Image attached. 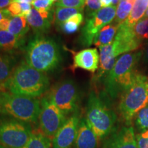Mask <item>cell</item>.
<instances>
[{
  "label": "cell",
  "mask_w": 148,
  "mask_h": 148,
  "mask_svg": "<svg viewBox=\"0 0 148 148\" xmlns=\"http://www.w3.org/2000/svg\"><path fill=\"white\" fill-rule=\"evenodd\" d=\"M134 124L138 132L148 130V104L138 111L134 116Z\"/></svg>",
  "instance_id": "obj_25"
},
{
  "label": "cell",
  "mask_w": 148,
  "mask_h": 148,
  "mask_svg": "<svg viewBox=\"0 0 148 148\" xmlns=\"http://www.w3.org/2000/svg\"><path fill=\"white\" fill-rule=\"evenodd\" d=\"M80 119L73 113L66 119L51 140L52 148H71L75 143Z\"/></svg>",
  "instance_id": "obj_11"
},
{
  "label": "cell",
  "mask_w": 148,
  "mask_h": 148,
  "mask_svg": "<svg viewBox=\"0 0 148 148\" xmlns=\"http://www.w3.org/2000/svg\"><path fill=\"white\" fill-rule=\"evenodd\" d=\"M83 8H63V7H57L55 11V21L57 25L67 21L69 18L75 14L82 12Z\"/></svg>",
  "instance_id": "obj_24"
},
{
  "label": "cell",
  "mask_w": 148,
  "mask_h": 148,
  "mask_svg": "<svg viewBox=\"0 0 148 148\" xmlns=\"http://www.w3.org/2000/svg\"><path fill=\"white\" fill-rule=\"evenodd\" d=\"M25 17L29 25L38 34L47 32L53 19L50 11H38L35 8L31 9Z\"/></svg>",
  "instance_id": "obj_15"
},
{
  "label": "cell",
  "mask_w": 148,
  "mask_h": 148,
  "mask_svg": "<svg viewBox=\"0 0 148 148\" xmlns=\"http://www.w3.org/2000/svg\"><path fill=\"white\" fill-rule=\"evenodd\" d=\"M23 148H52L51 140L42 133H32Z\"/></svg>",
  "instance_id": "obj_21"
},
{
  "label": "cell",
  "mask_w": 148,
  "mask_h": 148,
  "mask_svg": "<svg viewBox=\"0 0 148 148\" xmlns=\"http://www.w3.org/2000/svg\"><path fill=\"white\" fill-rule=\"evenodd\" d=\"M9 16H10V15L9 14L7 10H1L0 9V21H1L5 18H9Z\"/></svg>",
  "instance_id": "obj_35"
},
{
  "label": "cell",
  "mask_w": 148,
  "mask_h": 148,
  "mask_svg": "<svg viewBox=\"0 0 148 148\" xmlns=\"http://www.w3.org/2000/svg\"><path fill=\"white\" fill-rule=\"evenodd\" d=\"M12 1H18V2H20V1H23V2H27V3H32L34 0H12Z\"/></svg>",
  "instance_id": "obj_36"
},
{
  "label": "cell",
  "mask_w": 148,
  "mask_h": 148,
  "mask_svg": "<svg viewBox=\"0 0 148 148\" xmlns=\"http://www.w3.org/2000/svg\"><path fill=\"white\" fill-rule=\"evenodd\" d=\"M47 95L66 116L77 110L78 91L72 80L58 83Z\"/></svg>",
  "instance_id": "obj_10"
},
{
  "label": "cell",
  "mask_w": 148,
  "mask_h": 148,
  "mask_svg": "<svg viewBox=\"0 0 148 148\" xmlns=\"http://www.w3.org/2000/svg\"><path fill=\"white\" fill-rule=\"evenodd\" d=\"M10 18H5L0 21V30H7L8 29Z\"/></svg>",
  "instance_id": "obj_34"
},
{
  "label": "cell",
  "mask_w": 148,
  "mask_h": 148,
  "mask_svg": "<svg viewBox=\"0 0 148 148\" xmlns=\"http://www.w3.org/2000/svg\"><path fill=\"white\" fill-rule=\"evenodd\" d=\"M0 148H8V147H5V146H4V145H1V143H0Z\"/></svg>",
  "instance_id": "obj_38"
},
{
  "label": "cell",
  "mask_w": 148,
  "mask_h": 148,
  "mask_svg": "<svg viewBox=\"0 0 148 148\" xmlns=\"http://www.w3.org/2000/svg\"><path fill=\"white\" fill-rule=\"evenodd\" d=\"M31 9H32L31 3L23 2V1L18 2V1H12L6 10L10 16H26Z\"/></svg>",
  "instance_id": "obj_23"
},
{
  "label": "cell",
  "mask_w": 148,
  "mask_h": 148,
  "mask_svg": "<svg viewBox=\"0 0 148 148\" xmlns=\"http://www.w3.org/2000/svg\"><path fill=\"white\" fill-rule=\"evenodd\" d=\"M117 29V25L108 24L103 27L96 36L93 42L94 45L99 48L110 45L113 42Z\"/></svg>",
  "instance_id": "obj_16"
},
{
  "label": "cell",
  "mask_w": 148,
  "mask_h": 148,
  "mask_svg": "<svg viewBox=\"0 0 148 148\" xmlns=\"http://www.w3.org/2000/svg\"><path fill=\"white\" fill-rule=\"evenodd\" d=\"M143 56V49L123 54L116 60L112 69L107 73L104 86L112 98H116L128 87L137 73L136 66Z\"/></svg>",
  "instance_id": "obj_2"
},
{
  "label": "cell",
  "mask_w": 148,
  "mask_h": 148,
  "mask_svg": "<svg viewBox=\"0 0 148 148\" xmlns=\"http://www.w3.org/2000/svg\"><path fill=\"white\" fill-rule=\"evenodd\" d=\"M25 60L27 64L38 71H52L61 61L58 44L51 38L38 34L27 46Z\"/></svg>",
  "instance_id": "obj_3"
},
{
  "label": "cell",
  "mask_w": 148,
  "mask_h": 148,
  "mask_svg": "<svg viewBox=\"0 0 148 148\" xmlns=\"http://www.w3.org/2000/svg\"><path fill=\"white\" fill-rule=\"evenodd\" d=\"M100 1L101 8H106V7L110 6V5H116L119 3L120 0H101Z\"/></svg>",
  "instance_id": "obj_33"
},
{
  "label": "cell",
  "mask_w": 148,
  "mask_h": 148,
  "mask_svg": "<svg viewBox=\"0 0 148 148\" xmlns=\"http://www.w3.org/2000/svg\"><path fill=\"white\" fill-rule=\"evenodd\" d=\"M66 119V116L51 101L49 96L46 95L42 98L38 117L41 133L52 140Z\"/></svg>",
  "instance_id": "obj_8"
},
{
  "label": "cell",
  "mask_w": 148,
  "mask_h": 148,
  "mask_svg": "<svg viewBox=\"0 0 148 148\" xmlns=\"http://www.w3.org/2000/svg\"><path fill=\"white\" fill-rule=\"evenodd\" d=\"M135 34L140 40L148 39V18H143L135 24Z\"/></svg>",
  "instance_id": "obj_27"
},
{
  "label": "cell",
  "mask_w": 148,
  "mask_h": 148,
  "mask_svg": "<svg viewBox=\"0 0 148 148\" xmlns=\"http://www.w3.org/2000/svg\"><path fill=\"white\" fill-rule=\"evenodd\" d=\"M144 18H148V8H147V10H146L145 15H144Z\"/></svg>",
  "instance_id": "obj_37"
},
{
  "label": "cell",
  "mask_w": 148,
  "mask_h": 148,
  "mask_svg": "<svg viewBox=\"0 0 148 148\" xmlns=\"http://www.w3.org/2000/svg\"><path fill=\"white\" fill-rule=\"evenodd\" d=\"M40 102L34 97L11 92L0 93V113L26 123H35L39 117Z\"/></svg>",
  "instance_id": "obj_6"
},
{
  "label": "cell",
  "mask_w": 148,
  "mask_h": 148,
  "mask_svg": "<svg viewBox=\"0 0 148 148\" xmlns=\"http://www.w3.org/2000/svg\"><path fill=\"white\" fill-rule=\"evenodd\" d=\"M4 86L11 93L36 98L47 91L49 80L44 72L23 63L16 68Z\"/></svg>",
  "instance_id": "obj_1"
},
{
  "label": "cell",
  "mask_w": 148,
  "mask_h": 148,
  "mask_svg": "<svg viewBox=\"0 0 148 148\" xmlns=\"http://www.w3.org/2000/svg\"><path fill=\"white\" fill-rule=\"evenodd\" d=\"M85 5V0H59L56 3L58 7L73 8H83Z\"/></svg>",
  "instance_id": "obj_28"
},
{
  "label": "cell",
  "mask_w": 148,
  "mask_h": 148,
  "mask_svg": "<svg viewBox=\"0 0 148 148\" xmlns=\"http://www.w3.org/2000/svg\"><path fill=\"white\" fill-rule=\"evenodd\" d=\"M29 29V24L25 16H17L10 18L8 31L14 35L18 39L21 40L28 32Z\"/></svg>",
  "instance_id": "obj_17"
},
{
  "label": "cell",
  "mask_w": 148,
  "mask_h": 148,
  "mask_svg": "<svg viewBox=\"0 0 148 148\" xmlns=\"http://www.w3.org/2000/svg\"><path fill=\"white\" fill-rule=\"evenodd\" d=\"M98 141L97 136L88 126L85 118L80 119L74 148H96Z\"/></svg>",
  "instance_id": "obj_14"
},
{
  "label": "cell",
  "mask_w": 148,
  "mask_h": 148,
  "mask_svg": "<svg viewBox=\"0 0 148 148\" xmlns=\"http://www.w3.org/2000/svg\"><path fill=\"white\" fill-rule=\"evenodd\" d=\"M135 136L138 148H148V130L138 132Z\"/></svg>",
  "instance_id": "obj_31"
},
{
  "label": "cell",
  "mask_w": 148,
  "mask_h": 148,
  "mask_svg": "<svg viewBox=\"0 0 148 148\" xmlns=\"http://www.w3.org/2000/svg\"><path fill=\"white\" fill-rule=\"evenodd\" d=\"M148 104V76L137 72L132 82L120 95L118 110L122 119L127 124L140 109Z\"/></svg>",
  "instance_id": "obj_4"
},
{
  "label": "cell",
  "mask_w": 148,
  "mask_h": 148,
  "mask_svg": "<svg viewBox=\"0 0 148 148\" xmlns=\"http://www.w3.org/2000/svg\"><path fill=\"white\" fill-rule=\"evenodd\" d=\"M83 21H84V16L82 12H80L71 16L67 21L60 24L59 27L62 29V32L66 34H73L78 30Z\"/></svg>",
  "instance_id": "obj_22"
},
{
  "label": "cell",
  "mask_w": 148,
  "mask_h": 148,
  "mask_svg": "<svg viewBox=\"0 0 148 148\" xmlns=\"http://www.w3.org/2000/svg\"><path fill=\"white\" fill-rule=\"evenodd\" d=\"M85 119L99 141L113 132L116 116L102 99L92 91L88 97Z\"/></svg>",
  "instance_id": "obj_5"
},
{
  "label": "cell",
  "mask_w": 148,
  "mask_h": 148,
  "mask_svg": "<svg viewBox=\"0 0 148 148\" xmlns=\"http://www.w3.org/2000/svg\"><path fill=\"white\" fill-rule=\"evenodd\" d=\"M142 61H143L144 65L148 67V42H146L145 47L143 48Z\"/></svg>",
  "instance_id": "obj_32"
},
{
  "label": "cell",
  "mask_w": 148,
  "mask_h": 148,
  "mask_svg": "<svg viewBox=\"0 0 148 148\" xmlns=\"http://www.w3.org/2000/svg\"><path fill=\"white\" fill-rule=\"evenodd\" d=\"M103 148H138L134 127L124 126L113 131L105 140Z\"/></svg>",
  "instance_id": "obj_12"
},
{
  "label": "cell",
  "mask_w": 148,
  "mask_h": 148,
  "mask_svg": "<svg viewBox=\"0 0 148 148\" xmlns=\"http://www.w3.org/2000/svg\"><path fill=\"white\" fill-rule=\"evenodd\" d=\"M12 63L6 57L0 56V83L6 82L10 78Z\"/></svg>",
  "instance_id": "obj_26"
},
{
  "label": "cell",
  "mask_w": 148,
  "mask_h": 148,
  "mask_svg": "<svg viewBox=\"0 0 148 148\" xmlns=\"http://www.w3.org/2000/svg\"><path fill=\"white\" fill-rule=\"evenodd\" d=\"M21 40L7 30H0V48L5 51H11L21 45Z\"/></svg>",
  "instance_id": "obj_20"
},
{
  "label": "cell",
  "mask_w": 148,
  "mask_h": 148,
  "mask_svg": "<svg viewBox=\"0 0 148 148\" xmlns=\"http://www.w3.org/2000/svg\"><path fill=\"white\" fill-rule=\"evenodd\" d=\"M134 0H120L116 7L114 22L116 25H119L127 19L132 10Z\"/></svg>",
  "instance_id": "obj_19"
},
{
  "label": "cell",
  "mask_w": 148,
  "mask_h": 148,
  "mask_svg": "<svg viewBox=\"0 0 148 148\" xmlns=\"http://www.w3.org/2000/svg\"><path fill=\"white\" fill-rule=\"evenodd\" d=\"M99 55L96 48H88L75 53L73 56L71 69L77 68L94 73L99 66Z\"/></svg>",
  "instance_id": "obj_13"
},
{
  "label": "cell",
  "mask_w": 148,
  "mask_h": 148,
  "mask_svg": "<svg viewBox=\"0 0 148 148\" xmlns=\"http://www.w3.org/2000/svg\"><path fill=\"white\" fill-rule=\"evenodd\" d=\"M53 4L52 0H34L32 5L38 11H50Z\"/></svg>",
  "instance_id": "obj_29"
},
{
  "label": "cell",
  "mask_w": 148,
  "mask_h": 148,
  "mask_svg": "<svg viewBox=\"0 0 148 148\" xmlns=\"http://www.w3.org/2000/svg\"><path fill=\"white\" fill-rule=\"evenodd\" d=\"M101 0H85L87 16L92 15L101 8Z\"/></svg>",
  "instance_id": "obj_30"
},
{
  "label": "cell",
  "mask_w": 148,
  "mask_h": 148,
  "mask_svg": "<svg viewBox=\"0 0 148 148\" xmlns=\"http://www.w3.org/2000/svg\"><path fill=\"white\" fill-rule=\"evenodd\" d=\"M147 8L148 0H134L130 14L125 22L130 26H134L135 24L144 17Z\"/></svg>",
  "instance_id": "obj_18"
},
{
  "label": "cell",
  "mask_w": 148,
  "mask_h": 148,
  "mask_svg": "<svg viewBox=\"0 0 148 148\" xmlns=\"http://www.w3.org/2000/svg\"><path fill=\"white\" fill-rule=\"evenodd\" d=\"M30 123L14 118L0 119V143L8 148H23L32 134Z\"/></svg>",
  "instance_id": "obj_7"
},
{
  "label": "cell",
  "mask_w": 148,
  "mask_h": 148,
  "mask_svg": "<svg viewBox=\"0 0 148 148\" xmlns=\"http://www.w3.org/2000/svg\"><path fill=\"white\" fill-rule=\"evenodd\" d=\"M116 11V5H110L101 8L92 15L87 16L86 23L81 30L79 38V41L82 45L88 47L93 43L99 31L115 18Z\"/></svg>",
  "instance_id": "obj_9"
}]
</instances>
